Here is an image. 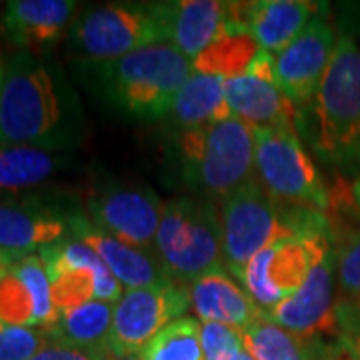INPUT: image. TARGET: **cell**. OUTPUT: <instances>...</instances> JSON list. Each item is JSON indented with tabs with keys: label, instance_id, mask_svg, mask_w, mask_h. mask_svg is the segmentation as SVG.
I'll return each mask as SVG.
<instances>
[{
	"label": "cell",
	"instance_id": "obj_1",
	"mask_svg": "<svg viewBox=\"0 0 360 360\" xmlns=\"http://www.w3.org/2000/svg\"><path fill=\"white\" fill-rule=\"evenodd\" d=\"M86 118L65 68L46 52L16 51L0 84V144L75 153Z\"/></svg>",
	"mask_w": 360,
	"mask_h": 360
},
{
	"label": "cell",
	"instance_id": "obj_2",
	"mask_svg": "<svg viewBox=\"0 0 360 360\" xmlns=\"http://www.w3.org/2000/svg\"><path fill=\"white\" fill-rule=\"evenodd\" d=\"M72 75L116 115L150 122L170 115L174 96L193 75V63L167 42L112 60H75Z\"/></svg>",
	"mask_w": 360,
	"mask_h": 360
},
{
	"label": "cell",
	"instance_id": "obj_3",
	"mask_svg": "<svg viewBox=\"0 0 360 360\" xmlns=\"http://www.w3.org/2000/svg\"><path fill=\"white\" fill-rule=\"evenodd\" d=\"M296 127L324 165L360 172V42L338 34L319 92L298 112Z\"/></svg>",
	"mask_w": 360,
	"mask_h": 360
},
{
	"label": "cell",
	"instance_id": "obj_4",
	"mask_svg": "<svg viewBox=\"0 0 360 360\" xmlns=\"http://www.w3.org/2000/svg\"><path fill=\"white\" fill-rule=\"evenodd\" d=\"M220 222L224 266L236 281L246 264L270 245L330 229L326 217L319 210L278 206L257 179L222 198Z\"/></svg>",
	"mask_w": 360,
	"mask_h": 360
},
{
	"label": "cell",
	"instance_id": "obj_5",
	"mask_svg": "<svg viewBox=\"0 0 360 360\" xmlns=\"http://www.w3.org/2000/svg\"><path fill=\"white\" fill-rule=\"evenodd\" d=\"M170 156L182 184L205 198H224L257 172L252 127L236 116L219 124L176 129Z\"/></svg>",
	"mask_w": 360,
	"mask_h": 360
},
{
	"label": "cell",
	"instance_id": "obj_6",
	"mask_svg": "<svg viewBox=\"0 0 360 360\" xmlns=\"http://www.w3.org/2000/svg\"><path fill=\"white\" fill-rule=\"evenodd\" d=\"M170 44V2H110L78 13L68 44L78 60H112L155 44Z\"/></svg>",
	"mask_w": 360,
	"mask_h": 360
},
{
	"label": "cell",
	"instance_id": "obj_7",
	"mask_svg": "<svg viewBox=\"0 0 360 360\" xmlns=\"http://www.w3.org/2000/svg\"><path fill=\"white\" fill-rule=\"evenodd\" d=\"M155 252L176 284H188L224 266L222 222L208 198H174L165 202Z\"/></svg>",
	"mask_w": 360,
	"mask_h": 360
},
{
	"label": "cell",
	"instance_id": "obj_8",
	"mask_svg": "<svg viewBox=\"0 0 360 360\" xmlns=\"http://www.w3.org/2000/svg\"><path fill=\"white\" fill-rule=\"evenodd\" d=\"M252 136L258 182L276 202L319 212L328 208L326 186L295 127H257Z\"/></svg>",
	"mask_w": 360,
	"mask_h": 360
},
{
	"label": "cell",
	"instance_id": "obj_9",
	"mask_svg": "<svg viewBox=\"0 0 360 360\" xmlns=\"http://www.w3.org/2000/svg\"><path fill=\"white\" fill-rule=\"evenodd\" d=\"M336 250L333 231H319L286 238L260 250L238 283L262 312H269L300 290L316 264Z\"/></svg>",
	"mask_w": 360,
	"mask_h": 360
},
{
	"label": "cell",
	"instance_id": "obj_10",
	"mask_svg": "<svg viewBox=\"0 0 360 360\" xmlns=\"http://www.w3.org/2000/svg\"><path fill=\"white\" fill-rule=\"evenodd\" d=\"M49 272L56 310L77 309L92 300L116 304L124 295L122 284L106 269L90 246L68 236L39 252Z\"/></svg>",
	"mask_w": 360,
	"mask_h": 360
},
{
	"label": "cell",
	"instance_id": "obj_11",
	"mask_svg": "<svg viewBox=\"0 0 360 360\" xmlns=\"http://www.w3.org/2000/svg\"><path fill=\"white\" fill-rule=\"evenodd\" d=\"M80 208L77 200L52 194L0 198V250L14 258L39 255L70 236V219Z\"/></svg>",
	"mask_w": 360,
	"mask_h": 360
},
{
	"label": "cell",
	"instance_id": "obj_12",
	"mask_svg": "<svg viewBox=\"0 0 360 360\" xmlns=\"http://www.w3.org/2000/svg\"><path fill=\"white\" fill-rule=\"evenodd\" d=\"M188 309L191 295L184 284L124 290L112 312L108 352L139 354L170 322L186 316Z\"/></svg>",
	"mask_w": 360,
	"mask_h": 360
},
{
	"label": "cell",
	"instance_id": "obj_13",
	"mask_svg": "<svg viewBox=\"0 0 360 360\" xmlns=\"http://www.w3.org/2000/svg\"><path fill=\"white\" fill-rule=\"evenodd\" d=\"M335 26L328 18V4H322L307 28L284 51L274 54L276 86L298 110L307 108L319 92L336 49Z\"/></svg>",
	"mask_w": 360,
	"mask_h": 360
},
{
	"label": "cell",
	"instance_id": "obj_14",
	"mask_svg": "<svg viewBox=\"0 0 360 360\" xmlns=\"http://www.w3.org/2000/svg\"><path fill=\"white\" fill-rule=\"evenodd\" d=\"M84 210L106 234L130 246L155 250L165 202L153 188L112 184L90 196Z\"/></svg>",
	"mask_w": 360,
	"mask_h": 360
},
{
	"label": "cell",
	"instance_id": "obj_15",
	"mask_svg": "<svg viewBox=\"0 0 360 360\" xmlns=\"http://www.w3.org/2000/svg\"><path fill=\"white\" fill-rule=\"evenodd\" d=\"M70 236L90 246L103 258L106 269L115 274L124 290L176 284L170 278L168 270L160 262V258L156 257L155 250L136 248L106 234L89 219L84 208L77 210L70 219Z\"/></svg>",
	"mask_w": 360,
	"mask_h": 360
},
{
	"label": "cell",
	"instance_id": "obj_16",
	"mask_svg": "<svg viewBox=\"0 0 360 360\" xmlns=\"http://www.w3.org/2000/svg\"><path fill=\"white\" fill-rule=\"evenodd\" d=\"M58 319L51 278L39 255L16 258L0 274V321L14 326L51 328Z\"/></svg>",
	"mask_w": 360,
	"mask_h": 360
},
{
	"label": "cell",
	"instance_id": "obj_17",
	"mask_svg": "<svg viewBox=\"0 0 360 360\" xmlns=\"http://www.w3.org/2000/svg\"><path fill=\"white\" fill-rule=\"evenodd\" d=\"M335 276L336 250L312 269L296 295L262 312V316L304 338H319L326 330L336 333Z\"/></svg>",
	"mask_w": 360,
	"mask_h": 360
},
{
	"label": "cell",
	"instance_id": "obj_18",
	"mask_svg": "<svg viewBox=\"0 0 360 360\" xmlns=\"http://www.w3.org/2000/svg\"><path fill=\"white\" fill-rule=\"evenodd\" d=\"M75 0H8L0 16V37L16 51L46 52L70 28Z\"/></svg>",
	"mask_w": 360,
	"mask_h": 360
},
{
	"label": "cell",
	"instance_id": "obj_19",
	"mask_svg": "<svg viewBox=\"0 0 360 360\" xmlns=\"http://www.w3.org/2000/svg\"><path fill=\"white\" fill-rule=\"evenodd\" d=\"M191 307L200 322L226 324L236 330H245L262 316V310L248 296L226 266L210 270L188 284Z\"/></svg>",
	"mask_w": 360,
	"mask_h": 360
},
{
	"label": "cell",
	"instance_id": "obj_20",
	"mask_svg": "<svg viewBox=\"0 0 360 360\" xmlns=\"http://www.w3.org/2000/svg\"><path fill=\"white\" fill-rule=\"evenodd\" d=\"M232 26L231 2L219 0H174L170 2V44L191 63Z\"/></svg>",
	"mask_w": 360,
	"mask_h": 360
},
{
	"label": "cell",
	"instance_id": "obj_21",
	"mask_svg": "<svg viewBox=\"0 0 360 360\" xmlns=\"http://www.w3.org/2000/svg\"><path fill=\"white\" fill-rule=\"evenodd\" d=\"M322 8L309 0H255L245 2V30L270 54L284 51Z\"/></svg>",
	"mask_w": 360,
	"mask_h": 360
},
{
	"label": "cell",
	"instance_id": "obj_22",
	"mask_svg": "<svg viewBox=\"0 0 360 360\" xmlns=\"http://www.w3.org/2000/svg\"><path fill=\"white\" fill-rule=\"evenodd\" d=\"M224 96L232 115L252 129L296 127L300 110L284 96V92L276 84L243 75L224 80Z\"/></svg>",
	"mask_w": 360,
	"mask_h": 360
},
{
	"label": "cell",
	"instance_id": "obj_23",
	"mask_svg": "<svg viewBox=\"0 0 360 360\" xmlns=\"http://www.w3.org/2000/svg\"><path fill=\"white\" fill-rule=\"evenodd\" d=\"M77 165L72 153L0 144V198L34 191Z\"/></svg>",
	"mask_w": 360,
	"mask_h": 360
},
{
	"label": "cell",
	"instance_id": "obj_24",
	"mask_svg": "<svg viewBox=\"0 0 360 360\" xmlns=\"http://www.w3.org/2000/svg\"><path fill=\"white\" fill-rule=\"evenodd\" d=\"M168 116L172 118V124L176 129L219 124L234 118L224 96V80L193 72L174 96Z\"/></svg>",
	"mask_w": 360,
	"mask_h": 360
},
{
	"label": "cell",
	"instance_id": "obj_25",
	"mask_svg": "<svg viewBox=\"0 0 360 360\" xmlns=\"http://www.w3.org/2000/svg\"><path fill=\"white\" fill-rule=\"evenodd\" d=\"M115 304L92 300L77 309L60 310L46 335L52 340L82 348H108Z\"/></svg>",
	"mask_w": 360,
	"mask_h": 360
},
{
	"label": "cell",
	"instance_id": "obj_26",
	"mask_svg": "<svg viewBox=\"0 0 360 360\" xmlns=\"http://www.w3.org/2000/svg\"><path fill=\"white\" fill-rule=\"evenodd\" d=\"M246 350L255 360H316L321 338H304L260 316L243 330Z\"/></svg>",
	"mask_w": 360,
	"mask_h": 360
},
{
	"label": "cell",
	"instance_id": "obj_27",
	"mask_svg": "<svg viewBox=\"0 0 360 360\" xmlns=\"http://www.w3.org/2000/svg\"><path fill=\"white\" fill-rule=\"evenodd\" d=\"M260 52L258 42L248 32H226L193 60V72L222 80L243 77Z\"/></svg>",
	"mask_w": 360,
	"mask_h": 360
},
{
	"label": "cell",
	"instance_id": "obj_28",
	"mask_svg": "<svg viewBox=\"0 0 360 360\" xmlns=\"http://www.w3.org/2000/svg\"><path fill=\"white\" fill-rule=\"evenodd\" d=\"M141 360H205L200 322L182 316L170 322L139 352Z\"/></svg>",
	"mask_w": 360,
	"mask_h": 360
},
{
	"label": "cell",
	"instance_id": "obj_29",
	"mask_svg": "<svg viewBox=\"0 0 360 360\" xmlns=\"http://www.w3.org/2000/svg\"><path fill=\"white\" fill-rule=\"evenodd\" d=\"M336 281L340 298L360 300V231H350L336 245Z\"/></svg>",
	"mask_w": 360,
	"mask_h": 360
},
{
	"label": "cell",
	"instance_id": "obj_30",
	"mask_svg": "<svg viewBox=\"0 0 360 360\" xmlns=\"http://www.w3.org/2000/svg\"><path fill=\"white\" fill-rule=\"evenodd\" d=\"M49 340L46 330L0 321V360H30Z\"/></svg>",
	"mask_w": 360,
	"mask_h": 360
},
{
	"label": "cell",
	"instance_id": "obj_31",
	"mask_svg": "<svg viewBox=\"0 0 360 360\" xmlns=\"http://www.w3.org/2000/svg\"><path fill=\"white\" fill-rule=\"evenodd\" d=\"M200 342L205 360H236L246 350L240 330L214 322H200Z\"/></svg>",
	"mask_w": 360,
	"mask_h": 360
},
{
	"label": "cell",
	"instance_id": "obj_32",
	"mask_svg": "<svg viewBox=\"0 0 360 360\" xmlns=\"http://www.w3.org/2000/svg\"><path fill=\"white\" fill-rule=\"evenodd\" d=\"M335 321L338 342L360 360V300L338 298L335 304Z\"/></svg>",
	"mask_w": 360,
	"mask_h": 360
},
{
	"label": "cell",
	"instance_id": "obj_33",
	"mask_svg": "<svg viewBox=\"0 0 360 360\" xmlns=\"http://www.w3.org/2000/svg\"><path fill=\"white\" fill-rule=\"evenodd\" d=\"M108 348H82L49 338L30 360H106Z\"/></svg>",
	"mask_w": 360,
	"mask_h": 360
},
{
	"label": "cell",
	"instance_id": "obj_34",
	"mask_svg": "<svg viewBox=\"0 0 360 360\" xmlns=\"http://www.w3.org/2000/svg\"><path fill=\"white\" fill-rule=\"evenodd\" d=\"M336 22H338L340 34H347L360 42V0L359 2H338Z\"/></svg>",
	"mask_w": 360,
	"mask_h": 360
},
{
	"label": "cell",
	"instance_id": "obj_35",
	"mask_svg": "<svg viewBox=\"0 0 360 360\" xmlns=\"http://www.w3.org/2000/svg\"><path fill=\"white\" fill-rule=\"evenodd\" d=\"M246 75H250V77L260 78V80H264V82H270V84H276V66H274V54H270V52L262 51L257 54V58L252 60V65L248 68V72Z\"/></svg>",
	"mask_w": 360,
	"mask_h": 360
},
{
	"label": "cell",
	"instance_id": "obj_36",
	"mask_svg": "<svg viewBox=\"0 0 360 360\" xmlns=\"http://www.w3.org/2000/svg\"><path fill=\"white\" fill-rule=\"evenodd\" d=\"M316 360H356L352 356V352L348 350L345 345H340L338 340L336 342H319V354Z\"/></svg>",
	"mask_w": 360,
	"mask_h": 360
},
{
	"label": "cell",
	"instance_id": "obj_37",
	"mask_svg": "<svg viewBox=\"0 0 360 360\" xmlns=\"http://www.w3.org/2000/svg\"><path fill=\"white\" fill-rule=\"evenodd\" d=\"M14 260H16V258L11 257V255H6V252H2V250H0V274H4L6 270L11 269Z\"/></svg>",
	"mask_w": 360,
	"mask_h": 360
},
{
	"label": "cell",
	"instance_id": "obj_38",
	"mask_svg": "<svg viewBox=\"0 0 360 360\" xmlns=\"http://www.w3.org/2000/svg\"><path fill=\"white\" fill-rule=\"evenodd\" d=\"M106 360H141V356H139V354H127V356H118V354H112V352H108Z\"/></svg>",
	"mask_w": 360,
	"mask_h": 360
},
{
	"label": "cell",
	"instance_id": "obj_39",
	"mask_svg": "<svg viewBox=\"0 0 360 360\" xmlns=\"http://www.w3.org/2000/svg\"><path fill=\"white\" fill-rule=\"evenodd\" d=\"M352 198H354V202H356V206L360 208V176L356 179V182H354V186H352Z\"/></svg>",
	"mask_w": 360,
	"mask_h": 360
},
{
	"label": "cell",
	"instance_id": "obj_40",
	"mask_svg": "<svg viewBox=\"0 0 360 360\" xmlns=\"http://www.w3.org/2000/svg\"><path fill=\"white\" fill-rule=\"evenodd\" d=\"M236 360H255V359H252V354H250L248 350H245V352H243V354H240Z\"/></svg>",
	"mask_w": 360,
	"mask_h": 360
},
{
	"label": "cell",
	"instance_id": "obj_41",
	"mask_svg": "<svg viewBox=\"0 0 360 360\" xmlns=\"http://www.w3.org/2000/svg\"><path fill=\"white\" fill-rule=\"evenodd\" d=\"M2 68H4V66L0 65V84H2Z\"/></svg>",
	"mask_w": 360,
	"mask_h": 360
}]
</instances>
